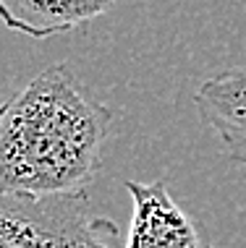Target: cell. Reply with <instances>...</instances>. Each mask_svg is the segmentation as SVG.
Returning <instances> with one entry per match:
<instances>
[{"instance_id": "3", "label": "cell", "mask_w": 246, "mask_h": 248, "mask_svg": "<svg viewBox=\"0 0 246 248\" xmlns=\"http://www.w3.org/2000/svg\"><path fill=\"white\" fill-rule=\"evenodd\" d=\"M134 214L123 248H212L191 214L170 196L163 180L126 183Z\"/></svg>"}, {"instance_id": "4", "label": "cell", "mask_w": 246, "mask_h": 248, "mask_svg": "<svg viewBox=\"0 0 246 248\" xmlns=\"http://www.w3.org/2000/svg\"><path fill=\"white\" fill-rule=\"evenodd\" d=\"M194 102L199 118L217 133L228 157L246 167V65L204 78Z\"/></svg>"}, {"instance_id": "2", "label": "cell", "mask_w": 246, "mask_h": 248, "mask_svg": "<svg viewBox=\"0 0 246 248\" xmlns=\"http://www.w3.org/2000/svg\"><path fill=\"white\" fill-rule=\"evenodd\" d=\"M113 219L82 196H21L0 191V248H121Z\"/></svg>"}, {"instance_id": "1", "label": "cell", "mask_w": 246, "mask_h": 248, "mask_svg": "<svg viewBox=\"0 0 246 248\" xmlns=\"http://www.w3.org/2000/svg\"><path fill=\"white\" fill-rule=\"evenodd\" d=\"M113 110L79 86L66 63L39 71L0 105V191L82 196L102 165Z\"/></svg>"}, {"instance_id": "5", "label": "cell", "mask_w": 246, "mask_h": 248, "mask_svg": "<svg viewBox=\"0 0 246 248\" xmlns=\"http://www.w3.org/2000/svg\"><path fill=\"white\" fill-rule=\"evenodd\" d=\"M113 5L115 0H0V21L16 34L48 39L79 29Z\"/></svg>"}]
</instances>
